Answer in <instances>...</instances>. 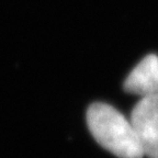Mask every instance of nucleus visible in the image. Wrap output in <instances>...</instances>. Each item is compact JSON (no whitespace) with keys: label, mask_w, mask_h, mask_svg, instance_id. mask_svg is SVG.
<instances>
[{"label":"nucleus","mask_w":158,"mask_h":158,"mask_svg":"<svg viewBox=\"0 0 158 158\" xmlns=\"http://www.w3.org/2000/svg\"><path fill=\"white\" fill-rule=\"evenodd\" d=\"M124 90L141 98L158 94V56L147 55L130 73Z\"/></svg>","instance_id":"nucleus-3"},{"label":"nucleus","mask_w":158,"mask_h":158,"mask_svg":"<svg viewBox=\"0 0 158 158\" xmlns=\"http://www.w3.org/2000/svg\"><path fill=\"white\" fill-rule=\"evenodd\" d=\"M130 121L144 156L158 158V94L141 98L132 110Z\"/></svg>","instance_id":"nucleus-2"},{"label":"nucleus","mask_w":158,"mask_h":158,"mask_svg":"<svg viewBox=\"0 0 158 158\" xmlns=\"http://www.w3.org/2000/svg\"><path fill=\"white\" fill-rule=\"evenodd\" d=\"M87 123L94 139L116 157H144L131 121L112 106L92 103L87 111Z\"/></svg>","instance_id":"nucleus-1"}]
</instances>
